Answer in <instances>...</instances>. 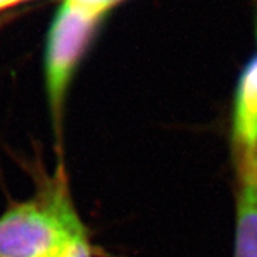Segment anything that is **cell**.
Here are the masks:
<instances>
[{
    "label": "cell",
    "mask_w": 257,
    "mask_h": 257,
    "mask_svg": "<svg viewBox=\"0 0 257 257\" xmlns=\"http://www.w3.org/2000/svg\"><path fill=\"white\" fill-rule=\"evenodd\" d=\"M82 229L59 173L36 197L15 203L0 216V257H56Z\"/></svg>",
    "instance_id": "obj_1"
},
{
    "label": "cell",
    "mask_w": 257,
    "mask_h": 257,
    "mask_svg": "<svg viewBox=\"0 0 257 257\" xmlns=\"http://www.w3.org/2000/svg\"><path fill=\"white\" fill-rule=\"evenodd\" d=\"M101 15L64 0L49 33L45 57L46 92L56 133H60L64 100L73 74L101 20Z\"/></svg>",
    "instance_id": "obj_2"
},
{
    "label": "cell",
    "mask_w": 257,
    "mask_h": 257,
    "mask_svg": "<svg viewBox=\"0 0 257 257\" xmlns=\"http://www.w3.org/2000/svg\"><path fill=\"white\" fill-rule=\"evenodd\" d=\"M234 257H257V150L240 152Z\"/></svg>",
    "instance_id": "obj_3"
},
{
    "label": "cell",
    "mask_w": 257,
    "mask_h": 257,
    "mask_svg": "<svg viewBox=\"0 0 257 257\" xmlns=\"http://www.w3.org/2000/svg\"><path fill=\"white\" fill-rule=\"evenodd\" d=\"M234 138L240 152L257 150V57L248 64L240 82Z\"/></svg>",
    "instance_id": "obj_4"
},
{
    "label": "cell",
    "mask_w": 257,
    "mask_h": 257,
    "mask_svg": "<svg viewBox=\"0 0 257 257\" xmlns=\"http://www.w3.org/2000/svg\"><path fill=\"white\" fill-rule=\"evenodd\" d=\"M56 257H93L86 229L79 230L66 241L63 248Z\"/></svg>",
    "instance_id": "obj_5"
},
{
    "label": "cell",
    "mask_w": 257,
    "mask_h": 257,
    "mask_svg": "<svg viewBox=\"0 0 257 257\" xmlns=\"http://www.w3.org/2000/svg\"><path fill=\"white\" fill-rule=\"evenodd\" d=\"M67 2L73 3L82 9H86L103 16L111 6H114L120 0H67Z\"/></svg>",
    "instance_id": "obj_6"
},
{
    "label": "cell",
    "mask_w": 257,
    "mask_h": 257,
    "mask_svg": "<svg viewBox=\"0 0 257 257\" xmlns=\"http://www.w3.org/2000/svg\"><path fill=\"white\" fill-rule=\"evenodd\" d=\"M18 2H22V0H0V9H5V8H8L10 5H15Z\"/></svg>",
    "instance_id": "obj_7"
}]
</instances>
